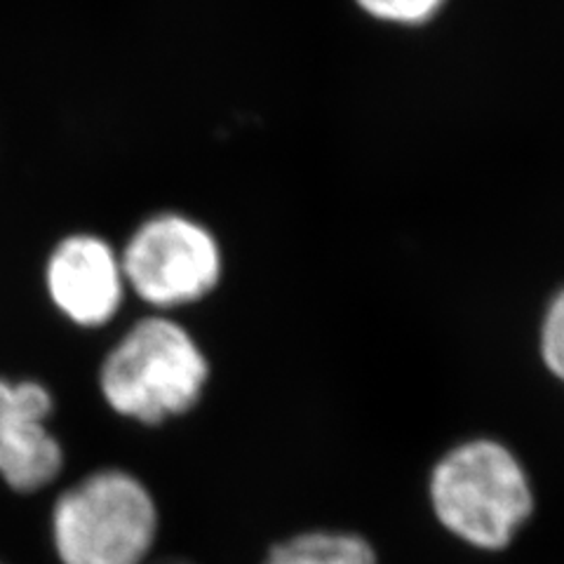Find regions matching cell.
I'll return each mask as SVG.
<instances>
[{
  "label": "cell",
  "instance_id": "4",
  "mask_svg": "<svg viewBox=\"0 0 564 564\" xmlns=\"http://www.w3.org/2000/svg\"><path fill=\"white\" fill-rule=\"evenodd\" d=\"M128 292L155 311L198 304L219 288L224 252L215 234L180 212L141 221L120 250Z\"/></svg>",
  "mask_w": 564,
  "mask_h": 564
},
{
  "label": "cell",
  "instance_id": "8",
  "mask_svg": "<svg viewBox=\"0 0 564 564\" xmlns=\"http://www.w3.org/2000/svg\"><path fill=\"white\" fill-rule=\"evenodd\" d=\"M539 358L549 375L564 386V288L543 311L539 325Z\"/></svg>",
  "mask_w": 564,
  "mask_h": 564
},
{
  "label": "cell",
  "instance_id": "6",
  "mask_svg": "<svg viewBox=\"0 0 564 564\" xmlns=\"http://www.w3.org/2000/svg\"><path fill=\"white\" fill-rule=\"evenodd\" d=\"M52 410L43 383L0 379V478L14 491L45 489L64 466L59 440L47 426Z\"/></svg>",
  "mask_w": 564,
  "mask_h": 564
},
{
  "label": "cell",
  "instance_id": "9",
  "mask_svg": "<svg viewBox=\"0 0 564 564\" xmlns=\"http://www.w3.org/2000/svg\"><path fill=\"white\" fill-rule=\"evenodd\" d=\"M356 3L377 22L395 26H419L437 17L447 0H356Z\"/></svg>",
  "mask_w": 564,
  "mask_h": 564
},
{
  "label": "cell",
  "instance_id": "2",
  "mask_svg": "<svg viewBox=\"0 0 564 564\" xmlns=\"http://www.w3.org/2000/svg\"><path fill=\"white\" fill-rule=\"evenodd\" d=\"M209 383V360L196 337L165 313L141 317L106 352L99 391L109 408L141 426L188 414Z\"/></svg>",
  "mask_w": 564,
  "mask_h": 564
},
{
  "label": "cell",
  "instance_id": "1",
  "mask_svg": "<svg viewBox=\"0 0 564 564\" xmlns=\"http://www.w3.org/2000/svg\"><path fill=\"white\" fill-rule=\"evenodd\" d=\"M437 524L468 549L506 551L532 520L536 494L520 456L497 437H468L437 458L429 475Z\"/></svg>",
  "mask_w": 564,
  "mask_h": 564
},
{
  "label": "cell",
  "instance_id": "3",
  "mask_svg": "<svg viewBox=\"0 0 564 564\" xmlns=\"http://www.w3.org/2000/svg\"><path fill=\"white\" fill-rule=\"evenodd\" d=\"M50 529L62 564H141L155 545L158 506L132 473L106 468L62 494Z\"/></svg>",
  "mask_w": 564,
  "mask_h": 564
},
{
  "label": "cell",
  "instance_id": "7",
  "mask_svg": "<svg viewBox=\"0 0 564 564\" xmlns=\"http://www.w3.org/2000/svg\"><path fill=\"white\" fill-rule=\"evenodd\" d=\"M261 564H379L375 545L356 532L308 529L273 543Z\"/></svg>",
  "mask_w": 564,
  "mask_h": 564
},
{
  "label": "cell",
  "instance_id": "5",
  "mask_svg": "<svg viewBox=\"0 0 564 564\" xmlns=\"http://www.w3.org/2000/svg\"><path fill=\"white\" fill-rule=\"evenodd\" d=\"M45 290L74 325L85 329L109 325L128 294L120 252L95 234L66 236L47 257Z\"/></svg>",
  "mask_w": 564,
  "mask_h": 564
}]
</instances>
